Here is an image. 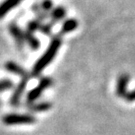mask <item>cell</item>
Returning a JSON list of instances; mask_svg holds the SVG:
<instances>
[{
	"label": "cell",
	"instance_id": "8992f818",
	"mask_svg": "<svg viewBox=\"0 0 135 135\" xmlns=\"http://www.w3.org/2000/svg\"><path fill=\"white\" fill-rule=\"evenodd\" d=\"M12 83L10 81H1L0 82V90H3L6 88H10Z\"/></svg>",
	"mask_w": 135,
	"mask_h": 135
},
{
	"label": "cell",
	"instance_id": "6da1fadb",
	"mask_svg": "<svg viewBox=\"0 0 135 135\" xmlns=\"http://www.w3.org/2000/svg\"><path fill=\"white\" fill-rule=\"evenodd\" d=\"M60 44H61V40L60 38H55L53 39V41L51 42L49 48L46 50V52L42 55V57L39 59L37 63L35 64L33 69V74L34 75H38L39 73L43 70L44 68L48 65L49 63L51 62V60L54 58L55 54L57 52L58 48L60 47Z\"/></svg>",
	"mask_w": 135,
	"mask_h": 135
},
{
	"label": "cell",
	"instance_id": "3957f363",
	"mask_svg": "<svg viewBox=\"0 0 135 135\" xmlns=\"http://www.w3.org/2000/svg\"><path fill=\"white\" fill-rule=\"evenodd\" d=\"M20 2V0H5L2 4L0 5V18H2L8 11L14 8L15 6Z\"/></svg>",
	"mask_w": 135,
	"mask_h": 135
},
{
	"label": "cell",
	"instance_id": "7a4b0ae2",
	"mask_svg": "<svg viewBox=\"0 0 135 135\" xmlns=\"http://www.w3.org/2000/svg\"><path fill=\"white\" fill-rule=\"evenodd\" d=\"M50 83H51V80H50L49 78H43V79L41 80V82L39 83L38 86L36 87L33 91H31L30 95H29V98H30V99H35L36 97H38L39 94L43 91L46 87L50 85Z\"/></svg>",
	"mask_w": 135,
	"mask_h": 135
},
{
	"label": "cell",
	"instance_id": "5b68a950",
	"mask_svg": "<svg viewBox=\"0 0 135 135\" xmlns=\"http://www.w3.org/2000/svg\"><path fill=\"white\" fill-rule=\"evenodd\" d=\"M64 10L62 9V8H58V9H56L55 11H54V17L56 18V19H59V18H61V17H63V15H64Z\"/></svg>",
	"mask_w": 135,
	"mask_h": 135
},
{
	"label": "cell",
	"instance_id": "277c9868",
	"mask_svg": "<svg viewBox=\"0 0 135 135\" xmlns=\"http://www.w3.org/2000/svg\"><path fill=\"white\" fill-rule=\"evenodd\" d=\"M77 26V23L75 22V20H68L63 25V32H69Z\"/></svg>",
	"mask_w": 135,
	"mask_h": 135
}]
</instances>
